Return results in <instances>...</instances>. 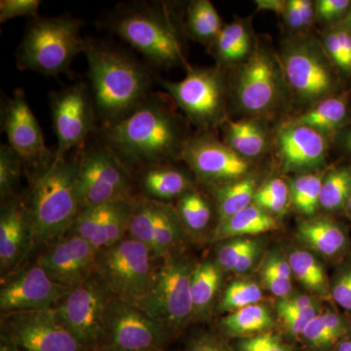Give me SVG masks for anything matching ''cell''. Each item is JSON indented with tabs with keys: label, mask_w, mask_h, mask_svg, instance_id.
I'll list each match as a JSON object with an SVG mask.
<instances>
[{
	"label": "cell",
	"mask_w": 351,
	"mask_h": 351,
	"mask_svg": "<svg viewBox=\"0 0 351 351\" xmlns=\"http://www.w3.org/2000/svg\"><path fill=\"white\" fill-rule=\"evenodd\" d=\"M167 93L154 92L137 112L119 123L99 126L95 137L132 175L149 166L182 160L189 135L186 119Z\"/></svg>",
	"instance_id": "obj_1"
},
{
	"label": "cell",
	"mask_w": 351,
	"mask_h": 351,
	"mask_svg": "<svg viewBox=\"0 0 351 351\" xmlns=\"http://www.w3.org/2000/svg\"><path fill=\"white\" fill-rule=\"evenodd\" d=\"M84 54L99 126L127 119L154 93L151 66L119 46L86 38Z\"/></svg>",
	"instance_id": "obj_2"
},
{
	"label": "cell",
	"mask_w": 351,
	"mask_h": 351,
	"mask_svg": "<svg viewBox=\"0 0 351 351\" xmlns=\"http://www.w3.org/2000/svg\"><path fill=\"white\" fill-rule=\"evenodd\" d=\"M80 152L27 171L31 188L24 198L34 245L61 239L75 223L80 210L77 193Z\"/></svg>",
	"instance_id": "obj_3"
},
{
	"label": "cell",
	"mask_w": 351,
	"mask_h": 351,
	"mask_svg": "<svg viewBox=\"0 0 351 351\" xmlns=\"http://www.w3.org/2000/svg\"><path fill=\"white\" fill-rule=\"evenodd\" d=\"M106 27L142 55L152 69H189L179 25L167 2L119 4L108 16Z\"/></svg>",
	"instance_id": "obj_4"
},
{
	"label": "cell",
	"mask_w": 351,
	"mask_h": 351,
	"mask_svg": "<svg viewBox=\"0 0 351 351\" xmlns=\"http://www.w3.org/2000/svg\"><path fill=\"white\" fill-rule=\"evenodd\" d=\"M83 25L71 15L31 19L16 52L17 68L48 77L69 75L73 59L84 53Z\"/></svg>",
	"instance_id": "obj_5"
},
{
	"label": "cell",
	"mask_w": 351,
	"mask_h": 351,
	"mask_svg": "<svg viewBox=\"0 0 351 351\" xmlns=\"http://www.w3.org/2000/svg\"><path fill=\"white\" fill-rule=\"evenodd\" d=\"M280 61L289 91L300 103L311 108L337 95L338 69L322 44L309 38L290 39L284 44Z\"/></svg>",
	"instance_id": "obj_6"
},
{
	"label": "cell",
	"mask_w": 351,
	"mask_h": 351,
	"mask_svg": "<svg viewBox=\"0 0 351 351\" xmlns=\"http://www.w3.org/2000/svg\"><path fill=\"white\" fill-rule=\"evenodd\" d=\"M287 89L280 58L265 44L258 43L237 73L233 98L242 112L263 117L280 108Z\"/></svg>",
	"instance_id": "obj_7"
},
{
	"label": "cell",
	"mask_w": 351,
	"mask_h": 351,
	"mask_svg": "<svg viewBox=\"0 0 351 351\" xmlns=\"http://www.w3.org/2000/svg\"><path fill=\"white\" fill-rule=\"evenodd\" d=\"M154 261L149 247L127 235L98 250L96 272L114 298L140 307L151 287Z\"/></svg>",
	"instance_id": "obj_8"
},
{
	"label": "cell",
	"mask_w": 351,
	"mask_h": 351,
	"mask_svg": "<svg viewBox=\"0 0 351 351\" xmlns=\"http://www.w3.org/2000/svg\"><path fill=\"white\" fill-rule=\"evenodd\" d=\"M189 123L200 132H211L226 121V87L223 71L189 66L180 82L158 80Z\"/></svg>",
	"instance_id": "obj_9"
},
{
	"label": "cell",
	"mask_w": 351,
	"mask_h": 351,
	"mask_svg": "<svg viewBox=\"0 0 351 351\" xmlns=\"http://www.w3.org/2000/svg\"><path fill=\"white\" fill-rule=\"evenodd\" d=\"M78 152L76 186L82 208L138 198L133 175L98 138L88 141Z\"/></svg>",
	"instance_id": "obj_10"
},
{
	"label": "cell",
	"mask_w": 351,
	"mask_h": 351,
	"mask_svg": "<svg viewBox=\"0 0 351 351\" xmlns=\"http://www.w3.org/2000/svg\"><path fill=\"white\" fill-rule=\"evenodd\" d=\"M156 267L147 297L141 308L171 332L181 330L193 317L191 283L193 269L176 254L162 258Z\"/></svg>",
	"instance_id": "obj_11"
},
{
	"label": "cell",
	"mask_w": 351,
	"mask_h": 351,
	"mask_svg": "<svg viewBox=\"0 0 351 351\" xmlns=\"http://www.w3.org/2000/svg\"><path fill=\"white\" fill-rule=\"evenodd\" d=\"M114 298L97 272L71 290L56 307L64 327L90 351H100L105 339L108 304Z\"/></svg>",
	"instance_id": "obj_12"
},
{
	"label": "cell",
	"mask_w": 351,
	"mask_h": 351,
	"mask_svg": "<svg viewBox=\"0 0 351 351\" xmlns=\"http://www.w3.org/2000/svg\"><path fill=\"white\" fill-rule=\"evenodd\" d=\"M51 117L57 138L55 157L64 158L82 149L99 128L90 87L75 83L50 93Z\"/></svg>",
	"instance_id": "obj_13"
},
{
	"label": "cell",
	"mask_w": 351,
	"mask_h": 351,
	"mask_svg": "<svg viewBox=\"0 0 351 351\" xmlns=\"http://www.w3.org/2000/svg\"><path fill=\"white\" fill-rule=\"evenodd\" d=\"M1 336L18 351H90L64 326L56 307L1 314Z\"/></svg>",
	"instance_id": "obj_14"
},
{
	"label": "cell",
	"mask_w": 351,
	"mask_h": 351,
	"mask_svg": "<svg viewBox=\"0 0 351 351\" xmlns=\"http://www.w3.org/2000/svg\"><path fill=\"white\" fill-rule=\"evenodd\" d=\"M171 332L141 307L113 298L106 314L105 339L100 351L159 350Z\"/></svg>",
	"instance_id": "obj_15"
},
{
	"label": "cell",
	"mask_w": 351,
	"mask_h": 351,
	"mask_svg": "<svg viewBox=\"0 0 351 351\" xmlns=\"http://www.w3.org/2000/svg\"><path fill=\"white\" fill-rule=\"evenodd\" d=\"M182 160L188 164L198 181L212 188L243 179L252 169L249 159L239 156L211 132L191 136Z\"/></svg>",
	"instance_id": "obj_16"
},
{
	"label": "cell",
	"mask_w": 351,
	"mask_h": 351,
	"mask_svg": "<svg viewBox=\"0 0 351 351\" xmlns=\"http://www.w3.org/2000/svg\"><path fill=\"white\" fill-rule=\"evenodd\" d=\"M1 127L8 145L25 165V172L50 161L55 156L44 142L43 132L22 88L1 100Z\"/></svg>",
	"instance_id": "obj_17"
},
{
	"label": "cell",
	"mask_w": 351,
	"mask_h": 351,
	"mask_svg": "<svg viewBox=\"0 0 351 351\" xmlns=\"http://www.w3.org/2000/svg\"><path fill=\"white\" fill-rule=\"evenodd\" d=\"M8 276L0 289L1 314L55 308L73 290L53 281L36 263Z\"/></svg>",
	"instance_id": "obj_18"
},
{
	"label": "cell",
	"mask_w": 351,
	"mask_h": 351,
	"mask_svg": "<svg viewBox=\"0 0 351 351\" xmlns=\"http://www.w3.org/2000/svg\"><path fill=\"white\" fill-rule=\"evenodd\" d=\"M97 253L86 240L66 233L52 242L36 263L55 282L75 289L96 272Z\"/></svg>",
	"instance_id": "obj_19"
},
{
	"label": "cell",
	"mask_w": 351,
	"mask_h": 351,
	"mask_svg": "<svg viewBox=\"0 0 351 351\" xmlns=\"http://www.w3.org/2000/svg\"><path fill=\"white\" fill-rule=\"evenodd\" d=\"M277 147L284 171L306 172L324 165L329 144L319 131L289 123L277 136Z\"/></svg>",
	"instance_id": "obj_20"
},
{
	"label": "cell",
	"mask_w": 351,
	"mask_h": 351,
	"mask_svg": "<svg viewBox=\"0 0 351 351\" xmlns=\"http://www.w3.org/2000/svg\"><path fill=\"white\" fill-rule=\"evenodd\" d=\"M32 241L24 198L14 196L2 201L0 213V269L10 276L29 253Z\"/></svg>",
	"instance_id": "obj_21"
},
{
	"label": "cell",
	"mask_w": 351,
	"mask_h": 351,
	"mask_svg": "<svg viewBox=\"0 0 351 351\" xmlns=\"http://www.w3.org/2000/svg\"><path fill=\"white\" fill-rule=\"evenodd\" d=\"M147 199L168 201L178 198L193 189L191 176L171 164L149 166L133 175Z\"/></svg>",
	"instance_id": "obj_22"
},
{
	"label": "cell",
	"mask_w": 351,
	"mask_h": 351,
	"mask_svg": "<svg viewBox=\"0 0 351 351\" xmlns=\"http://www.w3.org/2000/svg\"><path fill=\"white\" fill-rule=\"evenodd\" d=\"M298 237L328 258L345 257L350 250V240L346 228L327 217L301 221L298 226Z\"/></svg>",
	"instance_id": "obj_23"
},
{
	"label": "cell",
	"mask_w": 351,
	"mask_h": 351,
	"mask_svg": "<svg viewBox=\"0 0 351 351\" xmlns=\"http://www.w3.org/2000/svg\"><path fill=\"white\" fill-rule=\"evenodd\" d=\"M348 121V95L337 94L309 108L290 123L311 127L327 137L338 133Z\"/></svg>",
	"instance_id": "obj_24"
},
{
	"label": "cell",
	"mask_w": 351,
	"mask_h": 351,
	"mask_svg": "<svg viewBox=\"0 0 351 351\" xmlns=\"http://www.w3.org/2000/svg\"><path fill=\"white\" fill-rule=\"evenodd\" d=\"M279 228L276 217L272 216L255 203L232 218L219 223L214 240L237 239L245 235H258L274 232Z\"/></svg>",
	"instance_id": "obj_25"
},
{
	"label": "cell",
	"mask_w": 351,
	"mask_h": 351,
	"mask_svg": "<svg viewBox=\"0 0 351 351\" xmlns=\"http://www.w3.org/2000/svg\"><path fill=\"white\" fill-rule=\"evenodd\" d=\"M252 36L250 29L245 21L237 20L223 27L210 51L216 58L219 68L237 64L251 54Z\"/></svg>",
	"instance_id": "obj_26"
},
{
	"label": "cell",
	"mask_w": 351,
	"mask_h": 351,
	"mask_svg": "<svg viewBox=\"0 0 351 351\" xmlns=\"http://www.w3.org/2000/svg\"><path fill=\"white\" fill-rule=\"evenodd\" d=\"M225 143L244 158L262 156L267 147V132L255 119L226 120Z\"/></svg>",
	"instance_id": "obj_27"
},
{
	"label": "cell",
	"mask_w": 351,
	"mask_h": 351,
	"mask_svg": "<svg viewBox=\"0 0 351 351\" xmlns=\"http://www.w3.org/2000/svg\"><path fill=\"white\" fill-rule=\"evenodd\" d=\"M258 189V181L254 177L214 186L219 225L253 204Z\"/></svg>",
	"instance_id": "obj_28"
},
{
	"label": "cell",
	"mask_w": 351,
	"mask_h": 351,
	"mask_svg": "<svg viewBox=\"0 0 351 351\" xmlns=\"http://www.w3.org/2000/svg\"><path fill=\"white\" fill-rule=\"evenodd\" d=\"M221 269L217 263L204 262L195 265L191 283L193 317H206L221 287Z\"/></svg>",
	"instance_id": "obj_29"
},
{
	"label": "cell",
	"mask_w": 351,
	"mask_h": 351,
	"mask_svg": "<svg viewBox=\"0 0 351 351\" xmlns=\"http://www.w3.org/2000/svg\"><path fill=\"white\" fill-rule=\"evenodd\" d=\"M223 29L218 11L210 0L189 2L184 29L191 38L210 47Z\"/></svg>",
	"instance_id": "obj_30"
},
{
	"label": "cell",
	"mask_w": 351,
	"mask_h": 351,
	"mask_svg": "<svg viewBox=\"0 0 351 351\" xmlns=\"http://www.w3.org/2000/svg\"><path fill=\"white\" fill-rule=\"evenodd\" d=\"M274 325L267 307L258 304L233 311L221 321L226 334L241 339L267 332Z\"/></svg>",
	"instance_id": "obj_31"
},
{
	"label": "cell",
	"mask_w": 351,
	"mask_h": 351,
	"mask_svg": "<svg viewBox=\"0 0 351 351\" xmlns=\"http://www.w3.org/2000/svg\"><path fill=\"white\" fill-rule=\"evenodd\" d=\"M184 235V226L176 208L170 203L156 201L154 258L158 260L172 254Z\"/></svg>",
	"instance_id": "obj_32"
},
{
	"label": "cell",
	"mask_w": 351,
	"mask_h": 351,
	"mask_svg": "<svg viewBox=\"0 0 351 351\" xmlns=\"http://www.w3.org/2000/svg\"><path fill=\"white\" fill-rule=\"evenodd\" d=\"M293 274L306 289L322 299H330L331 285L322 263L306 251H294L289 257Z\"/></svg>",
	"instance_id": "obj_33"
},
{
	"label": "cell",
	"mask_w": 351,
	"mask_h": 351,
	"mask_svg": "<svg viewBox=\"0 0 351 351\" xmlns=\"http://www.w3.org/2000/svg\"><path fill=\"white\" fill-rule=\"evenodd\" d=\"M351 188V166L328 169L321 186L319 207L330 213L345 212Z\"/></svg>",
	"instance_id": "obj_34"
},
{
	"label": "cell",
	"mask_w": 351,
	"mask_h": 351,
	"mask_svg": "<svg viewBox=\"0 0 351 351\" xmlns=\"http://www.w3.org/2000/svg\"><path fill=\"white\" fill-rule=\"evenodd\" d=\"M184 232L199 234L207 230L212 219V206L199 191L191 189L178 199L175 206Z\"/></svg>",
	"instance_id": "obj_35"
},
{
	"label": "cell",
	"mask_w": 351,
	"mask_h": 351,
	"mask_svg": "<svg viewBox=\"0 0 351 351\" xmlns=\"http://www.w3.org/2000/svg\"><path fill=\"white\" fill-rule=\"evenodd\" d=\"M327 170L306 173L290 184V199L295 210L306 216H313L319 207L321 186Z\"/></svg>",
	"instance_id": "obj_36"
},
{
	"label": "cell",
	"mask_w": 351,
	"mask_h": 351,
	"mask_svg": "<svg viewBox=\"0 0 351 351\" xmlns=\"http://www.w3.org/2000/svg\"><path fill=\"white\" fill-rule=\"evenodd\" d=\"M156 201L145 197L138 198L127 233L131 239L149 247L152 255L156 246Z\"/></svg>",
	"instance_id": "obj_37"
},
{
	"label": "cell",
	"mask_w": 351,
	"mask_h": 351,
	"mask_svg": "<svg viewBox=\"0 0 351 351\" xmlns=\"http://www.w3.org/2000/svg\"><path fill=\"white\" fill-rule=\"evenodd\" d=\"M25 165L22 157L8 144L0 145V197L2 201L17 196Z\"/></svg>",
	"instance_id": "obj_38"
},
{
	"label": "cell",
	"mask_w": 351,
	"mask_h": 351,
	"mask_svg": "<svg viewBox=\"0 0 351 351\" xmlns=\"http://www.w3.org/2000/svg\"><path fill=\"white\" fill-rule=\"evenodd\" d=\"M323 48L338 71L351 75V32L343 25L332 27L322 36Z\"/></svg>",
	"instance_id": "obj_39"
},
{
	"label": "cell",
	"mask_w": 351,
	"mask_h": 351,
	"mask_svg": "<svg viewBox=\"0 0 351 351\" xmlns=\"http://www.w3.org/2000/svg\"><path fill=\"white\" fill-rule=\"evenodd\" d=\"M290 201V186L282 179L276 178L258 189L254 203L272 216H282Z\"/></svg>",
	"instance_id": "obj_40"
},
{
	"label": "cell",
	"mask_w": 351,
	"mask_h": 351,
	"mask_svg": "<svg viewBox=\"0 0 351 351\" xmlns=\"http://www.w3.org/2000/svg\"><path fill=\"white\" fill-rule=\"evenodd\" d=\"M263 298L258 284L251 281H235L226 289L223 299L219 302V311H239L243 307L258 304Z\"/></svg>",
	"instance_id": "obj_41"
},
{
	"label": "cell",
	"mask_w": 351,
	"mask_h": 351,
	"mask_svg": "<svg viewBox=\"0 0 351 351\" xmlns=\"http://www.w3.org/2000/svg\"><path fill=\"white\" fill-rule=\"evenodd\" d=\"M289 29L295 32L308 31L315 20V7L309 0H288L283 17Z\"/></svg>",
	"instance_id": "obj_42"
},
{
	"label": "cell",
	"mask_w": 351,
	"mask_h": 351,
	"mask_svg": "<svg viewBox=\"0 0 351 351\" xmlns=\"http://www.w3.org/2000/svg\"><path fill=\"white\" fill-rule=\"evenodd\" d=\"M302 338L309 348L317 351H330L335 348L323 314L319 313L311 321Z\"/></svg>",
	"instance_id": "obj_43"
},
{
	"label": "cell",
	"mask_w": 351,
	"mask_h": 351,
	"mask_svg": "<svg viewBox=\"0 0 351 351\" xmlns=\"http://www.w3.org/2000/svg\"><path fill=\"white\" fill-rule=\"evenodd\" d=\"M237 346L239 351H291L281 336L269 331L240 339Z\"/></svg>",
	"instance_id": "obj_44"
},
{
	"label": "cell",
	"mask_w": 351,
	"mask_h": 351,
	"mask_svg": "<svg viewBox=\"0 0 351 351\" xmlns=\"http://www.w3.org/2000/svg\"><path fill=\"white\" fill-rule=\"evenodd\" d=\"M331 295L339 307L351 314V258L339 267L331 286Z\"/></svg>",
	"instance_id": "obj_45"
},
{
	"label": "cell",
	"mask_w": 351,
	"mask_h": 351,
	"mask_svg": "<svg viewBox=\"0 0 351 351\" xmlns=\"http://www.w3.org/2000/svg\"><path fill=\"white\" fill-rule=\"evenodd\" d=\"M40 0H1L0 1V23L18 17H38Z\"/></svg>",
	"instance_id": "obj_46"
},
{
	"label": "cell",
	"mask_w": 351,
	"mask_h": 351,
	"mask_svg": "<svg viewBox=\"0 0 351 351\" xmlns=\"http://www.w3.org/2000/svg\"><path fill=\"white\" fill-rule=\"evenodd\" d=\"M315 19L325 24L343 22L351 7L350 0H318L314 3Z\"/></svg>",
	"instance_id": "obj_47"
},
{
	"label": "cell",
	"mask_w": 351,
	"mask_h": 351,
	"mask_svg": "<svg viewBox=\"0 0 351 351\" xmlns=\"http://www.w3.org/2000/svg\"><path fill=\"white\" fill-rule=\"evenodd\" d=\"M251 241V239L237 237L219 247L217 253V265H219V269H225L226 271H233L240 256Z\"/></svg>",
	"instance_id": "obj_48"
},
{
	"label": "cell",
	"mask_w": 351,
	"mask_h": 351,
	"mask_svg": "<svg viewBox=\"0 0 351 351\" xmlns=\"http://www.w3.org/2000/svg\"><path fill=\"white\" fill-rule=\"evenodd\" d=\"M288 332L295 338H300L311 321L318 314V306L302 311H277Z\"/></svg>",
	"instance_id": "obj_49"
},
{
	"label": "cell",
	"mask_w": 351,
	"mask_h": 351,
	"mask_svg": "<svg viewBox=\"0 0 351 351\" xmlns=\"http://www.w3.org/2000/svg\"><path fill=\"white\" fill-rule=\"evenodd\" d=\"M262 278L265 288L269 289L270 292L276 297L284 299L290 295L292 290V282L290 279L283 278L265 269H263Z\"/></svg>",
	"instance_id": "obj_50"
},
{
	"label": "cell",
	"mask_w": 351,
	"mask_h": 351,
	"mask_svg": "<svg viewBox=\"0 0 351 351\" xmlns=\"http://www.w3.org/2000/svg\"><path fill=\"white\" fill-rule=\"evenodd\" d=\"M317 306V302L313 297L306 295H297L284 298L277 304V311H302Z\"/></svg>",
	"instance_id": "obj_51"
},
{
	"label": "cell",
	"mask_w": 351,
	"mask_h": 351,
	"mask_svg": "<svg viewBox=\"0 0 351 351\" xmlns=\"http://www.w3.org/2000/svg\"><path fill=\"white\" fill-rule=\"evenodd\" d=\"M188 351H232L221 339L211 335H203L191 341Z\"/></svg>",
	"instance_id": "obj_52"
},
{
	"label": "cell",
	"mask_w": 351,
	"mask_h": 351,
	"mask_svg": "<svg viewBox=\"0 0 351 351\" xmlns=\"http://www.w3.org/2000/svg\"><path fill=\"white\" fill-rule=\"evenodd\" d=\"M258 253H260V247H258V242L252 240L250 244L248 245V247L245 249L242 255L240 256L239 262L235 265L233 272L237 274H242L248 271L251 269L252 265H254V262L257 258Z\"/></svg>",
	"instance_id": "obj_53"
},
{
	"label": "cell",
	"mask_w": 351,
	"mask_h": 351,
	"mask_svg": "<svg viewBox=\"0 0 351 351\" xmlns=\"http://www.w3.org/2000/svg\"><path fill=\"white\" fill-rule=\"evenodd\" d=\"M263 269L272 272L276 276L283 277L286 279H292V269H291L290 263L285 258L278 255H272L267 258L265 262V267Z\"/></svg>",
	"instance_id": "obj_54"
},
{
	"label": "cell",
	"mask_w": 351,
	"mask_h": 351,
	"mask_svg": "<svg viewBox=\"0 0 351 351\" xmlns=\"http://www.w3.org/2000/svg\"><path fill=\"white\" fill-rule=\"evenodd\" d=\"M255 3L258 7V10L270 11L282 18L285 15L286 9H287L286 0H256Z\"/></svg>",
	"instance_id": "obj_55"
},
{
	"label": "cell",
	"mask_w": 351,
	"mask_h": 351,
	"mask_svg": "<svg viewBox=\"0 0 351 351\" xmlns=\"http://www.w3.org/2000/svg\"><path fill=\"white\" fill-rule=\"evenodd\" d=\"M339 145L346 156L351 157V120L338 132Z\"/></svg>",
	"instance_id": "obj_56"
},
{
	"label": "cell",
	"mask_w": 351,
	"mask_h": 351,
	"mask_svg": "<svg viewBox=\"0 0 351 351\" xmlns=\"http://www.w3.org/2000/svg\"><path fill=\"white\" fill-rule=\"evenodd\" d=\"M332 351H351V337L339 341Z\"/></svg>",
	"instance_id": "obj_57"
},
{
	"label": "cell",
	"mask_w": 351,
	"mask_h": 351,
	"mask_svg": "<svg viewBox=\"0 0 351 351\" xmlns=\"http://www.w3.org/2000/svg\"><path fill=\"white\" fill-rule=\"evenodd\" d=\"M0 351H18L15 346L4 336H0Z\"/></svg>",
	"instance_id": "obj_58"
},
{
	"label": "cell",
	"mask_w": 351,
	"mask_h": 351,
	"mask_svg": "<svg viewBox=\"0 0 351 351\" xmlns=\"http://www.w3.org/2000/svg\"><path fill=\"white\" fill-rule=\"evenodd\" d=\"M339 25H343V27L350 29L351 32V7L350 11H348V15H346V17L343 19V22L339 23Z\"/></svg>",
	"instance_id": "obj_59"
},
{
	"label": "cell",
	"mask_w": 351,
	"mask_h": 351,
	"mask_svg": "<svg viewBox=\"0 0 351 351\" xmlns=\"http://www.w3.org/2000/svg\"><path fill=\"white\" fill-rule=\"evenodd\" d=\"M345 213L346 217L351 221V188H350V197H348V203H346V211Z\"/></svg>",
	"instance_id": "obj_60"
},
{
	"label": "cell",
	"mask_w": 351,
	"mask_h": 351,
	"mask_svg": "<svg viewBox=\"0 0 351 351\" xmlns=\"http://www.w3.org/2000/svg\"><path fill=\"white\" fill-rule=\"evenodd\" d=\"M152 351H164L162 350V348H159V350H152Z\"/></svg>",
	"instance_id": "obj_61"
}]
</instances>
